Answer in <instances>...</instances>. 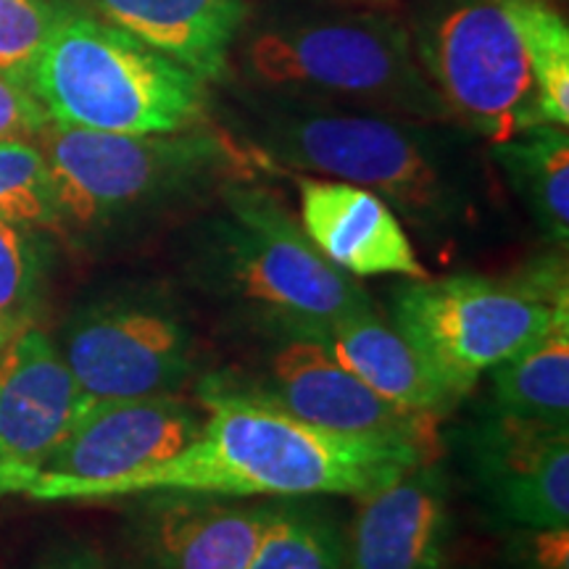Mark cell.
Instances as JSON below:
<instances>
[{
  "instance_id": "obj_16",
  "label": "cell",
  "mask_w": 569,
  "mask_h": 569,
  "mask_svg": "<svg viewBox=\"0 0 569 569\" xmlns=\"http://www.w3.org/2000/svg\"><path fill=\"white\" fill-rule=\"evenodd\" d=\"M296 190L306 238L343 274L353 280L432 277L411 246L407 227L372 190L309 174L296 177Z\"/></svg>"
},
{
  "instance_id": "obj_23",
  "label": "cell",
  "mask_w": 569,
  "mask_h": 569,
  "mask_svg": "<svg viewBox=\"0 0 569 569\" xmlns=\"http://www.w3.org/2000/svg\"><path fill=\"white\" fill-rule=\"evenodd\" d=\"M51 264L48 232L0 219V351L34 327Z\"/></svg>"
},
{
  "instance_id": "obj_28",
  "label": "cell",
  "mask_w": 569,
  "mask_h": 569,
  "mask_svg": "<svg viewBox=\"0 0 569 569\" xmlns=\"http://www.w3.org/2000/svg\"><path fill=\"white\" fill-rule=\"evenodd\" d=\"M32 569H119L113 561L90 543H61L42 553Z\"/></svg>"
},
{
  "instance_id": "obj_5",
  "label": "cell",
  "mask_w": 569,
  "mask_h": 569,
  "mask_svg": "<svg viewBox=\"0 0 569 569\" xmlns=\"http://www.w3.org/2000/svg\"><path fill=\"white\" fill-rule=\"evenodd\" d=\"M243 88L425 122H453L419 67L409 24L375 9H306L243 24L230 67Z\"/></svg>"
},
{
  "instance_id": "obj_26",
  "label": "cell",
  "mask_w": 569,
  "mask_h": 569,
  "mask_svg": "<svg viewBox=\"0 0 569 569\" xmlns=\"http://www.w3.org/2000/svg\"><path fill=\"white\" fill-rule=\"evenodd\" d=\"M503 565L507 569H569V525L509 528Z\"/></svg>"
},
{
  "instance_id": "obj_21",
  "label": "cell",
  "mask_w": 569,
  "mask_h": 569,
  "mask_svg": "<svg viewBox=\"0 0 569 569\" xmlns=\"http://www.w3.org/2000/svg\"><path fill=\"white\" fill-rule=\"evenodd\" d=\"M346 525L311 498H277L248 569H343Z\"/></svg>"
},
{
  "instance_id": "obj_27",
  "label": "cell",
  "mask_w": 569,
  "mask_h": 569,
  "mask_svg": "<svg viewBox=\"0 0 569 569\" xmlns=\"http://www.w3.org/2000/svg\"><path fill=\"white\" fill-rule=\"evenodd\" d=\"M51 122L24 80L0 74V140H32Z\"/></svg>"
},
{
  "instance_id": "obj_14",
  "label": "cell",
  "mask_w": 569,
  "mask_h": 569,
  "mask_svg": "<svg viewBox=\"0 0 569 569\" xmlns=\"http://www.w3.org/2000/svg\"><path fill=\"white\" fill-rule=\"evenodd\" d=\"M356 503L346 525L343 569H446L453 540L451 482L438 457Z\"/></svg>"
},
{
  "instance_id": "obj_3",
  "label": "cell",
  "mask_w": 569,
  "mask_h": 569,
  "mask_svg": "<svg viewBox=\"0 0 569 569\" xmlns=\"http://www.w3.org/2000/svg\"><path fill=\"white\" fill-rule=\"evenodd\" d=\"M177 240L182 282L264 338H298L372 311L359 280L330 264L280 198L246 180Z\"/></svg>"
},
{
  "instance_id": "obj_8",
  "label": "cell",
  "mask_w": 569,
  "mask_h": 569,
  "mask_svg": "<svg viewBox=\"0 0 569 569\" xmlns=\"http://www.w3.org/2000/svg\"><path fill=\"white\" fill-rule=\"evenodd\" d=\"M409 34L419 67L461 130L501 142L549 124L507 0H425Z\"/></svg>"
},
{
  "instance_id": "obj_20",
  "label": "cell",
  "mask_w": 569,
  "mask_h": 569,
  "mask_svg": "<svg viewBox=\"0 0 569 569\" xmlns=\"http://www.w3.org/2000/svg\"><path fill=\"white\" fill-rule=\"evenodd\" d=\"M509 188L553 248L569 240V134L567 127L538 124L515 138L490 142Z\"/></svg>"
},
{
  "instance_id": "obj_22",
  "label": "cell",
  "mask_w": 569,
  "mask_h": 569,
  "mask_svg": "<svg viewBox=\"0 0 569 569\" xmlns=\"http://www.w3.org/2000/svg\"><path fill=\"white\" fill-rule=\"evenodd\" d=\"M515 19L540 109L549 124H569V24L551 0H507Z\"/></svg>"
},
{
  "instance_id": "obj_12",
  "label": "cell",
  "mask_w": 569,
  "mask_h": 569,
  "mask_svg": "<svg viewBox=\"0 0 569 569\" xmlns=\"http://www.w3.org/2000/svg\"><path fill=\"white\" fill-rule=\"evenodd\" d=\"M467 469L488 509L509 528L569 525V427L498 411L469 425Z\"/></svg>"
},
{
  "instance_id": "obj_17",
  "label": "cell",
  "mask_w": 569,
  "mask_h": 569,
  "mask_svg": "<svg viewBox=\"0 0 569 569\" xmlns=\"http://www.w3.org/2000/svg\"><path fill=\"white\" fill-rule=\"evenodd\" d=\"M96 17L138 38L201 77H230L234 40L248 19L246 0H88Z\"/></svg>"
},
{
  "instance_id": "obj_9",
  "label": "cell",
  "mask_w": 569,
  "mask_h": 569,
  "mask_svg": "<svg viewBox=\"0 0 569 569\" xmlns=\"http://www.w3.org/2000/svg\"><path fill=\"white\" fill-rule=\"evenodd\" d=\"M63 365L88 401L180 393L196 372V332L159 282L127 284L82 303L59 338Z\"/></svg>"
},
{
  "instance_id": "obj_13",
  "label": "cell",
  "mask_w": 569,
  "mask_h": 569,
  "mask_svg": "<svg viewBox=\"0 0 569 569\" xmlns=\"http://www.w3.org/2000/svg\"><path fill=\"white\" fill-rule=\"evenodd\" d=\"M82 403L59 346L40 327L0 351V498L24 490Z\"/></svg>"
},
{
  "instance_id": "obj_1",
  "label": "cell",
  "mask_w": 569,
  "mask_h": 569,
  "mask_svg": "<svg viewBox=\"0 0 569 569\" xmlns=\"http://www.w3.org/2000/svg\"><path fill=\"white\" fill-rule=\"evenodd\" d=\"M230 122L253 153L301 174L343 180L380 196L430 243L475 232L488 177L475 134L453 122L232 90Z\"/></svg>"
},
{
  "instance_id": "obj_2",
  "label": "cell",
  "mask_w": 569,
  "mask_h": 569,
  "mask_svg": "<svg viewBox=\"0 0 569 569\" xmlns=\"http://www.w3.org/2000/svg\"><path fill=\"white\" fill-rule=\"evenodd\" d=\"M203 425L184 451L138 478L113 498L153 490H196L230 498H365L438 457L393 438L343 436L301 422L269 403L201 393Z\"/></svg>"
},
{
  "instance_id": "obj_25",
  "label": "cell",
  "mask_w": 569,
  "mask_h": 569,
  "mask_svg": "<svg viewBox=\"0 0 569 569\" xmlns=\"http://www.w3.org/2000/svg\"><path fill=\"white\" fill-rule=\"evenodd\" d=\"M69 0H0V74L27 82Z\"/></svg>"
},
{
  "instance_id": "obj_11",
  "label": "cell",
  "mask_w": 569,
  "mask_h": 569,
  "mask_svg": "<svg viewBox=\"0 0 569 569\" xmlns=\"http://www.w3.org/2000/svg\"><path fill=\"white\" fill-rule=\"evenodd\" d=\"M272 351L251 372H213L198 393L269 403L301 422L343 436L393 438L438 453V419L411 415L369 390L315 338H267Z\"/></svg>"
},
{
  "instance_id": "obj_6",
  "label": "cell",
  "mask_w": 569,
  "mask_h": 569,
  "mask_svg": "<svg viewBox=\"0 0 569 569\" xmlns=\"http://www.w3.org/2000/svg\"><path fill=\"white\" fill-rule=\"evenodd\" d=\"M51 122L117 134L206 127L209 84L151 46L71 3L27 74Z\"/></svg>"
},
{
  "instance_id": "obj_18",
  "label": "cell",
  "mask_w": 569,
  "mask_h": 569,
  "mask_svg": "<svg viewBox=\"0 0 569 569\" xmlns=\"http://www.w3.org/2000/svg\"><path fill=\"white\" fill-rule=\"evenodd\" d=\"M298 338L319 340L348 372L398 409L440 419L457 407V401L432 380L415 348L375 309Z\"/></svg>"
},
{
  "instance_id": "obj_15",
  "label": "cell",
  "mask_w": 569,
  "mask_h": 569,
  "mask_svg": "<svg viewBox=\"0 0 569 569\" xmlns=\"http://www.w3.org/2000/svg\"><path fill=\"white\" fill-rule=\"evenodd\" d=\"M134 509V538L151 569H248L274 501L153 490Z\"/></svg>"
},
{
  "instance_id": "obj_10",
  "label": "cell",
  "mask_w": 569,
  "mask_h": 569,
  "mask_svg": "<svg viewBox=\"0 0 569 569\" xmlns=\"http://www.w3.org/2000/svg\"><path fill=\"white\" fill-rule=\"evenodd\" d=\"M203 425L180 393L88 401L21 493L34 501H109L127 480L184 451Z\"/></svg>"
},
{
  "instance_id": "obj_24",
  "label": "cell",
  "mask_w": 569,
  "mask_h": 569,
  "mask_svg": "<svg viewBox=\"0 0 569 569\" xmlns=\"http://www.w3.org/2000/svg\"><path fill=\"white\" fill-rule=\"evenodd\" d=\"M0 219L61 234L51 174L34 140H0Z\"/></svg>"
},
{
  "instance_id": "obj_19",
  "label": "cell",
  "mask_w": 569,
  "mask_h": 569,
  "mask_svg": "<svg viewBox=\"0 0 569 569\" xmlns=\"http://www.w3.org/2000/svg\"><path fill=\"white\" fill-rule=\"evenodd\" d=\"M490 411L569 427V315L488 369Z\"/></svg>"
},
{
  "instance_id": "obj_4",
  "label": "cell",
  "mask_w": 569,
  "mask_h": 569,
  "mask_svg": "<svg viewBox=\"0 0 569 569\" xmlns=\"http://www.w3.org/2000/svg\"><path fill=\"white\" fill-rule=\"evenodd\" d=\"M32 140L51 174L61 234L156 230L246 180L238 142L209 127L117 134L48 122Z\"/></svg>"
},
{
  "instance_id": "obj_7",
  "label": "cell",
  "mask_w": 569,
  "mask_h": 569,
  "mask_svg": "<svg viewBox=\"0 0 569 569\" xmlns=\"http://www.w3.org/2000/svg\"><path fill=\"white\" fill-rule=\"evenodd\" d=\"M390 311L398 336L459 403L490 367L569 315L565 251L553 248L507 277L403 280L390 296Z\"/></svg>"
}]
</instances>
